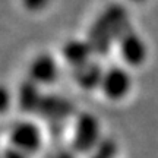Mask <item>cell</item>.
Here are the masks:
<instances>
[{
    "instance_id": "12",
    "label": "cell",
    "mask_w": 158,
    "mask_h": 158,
    "mask_svg": "<svg viewBox=\"0 0 158 158\" xmlns=\"http://www.w3.org/2000/svg\"><path fill=\"white\" fill-rule=\"evenodd\" d=\"M51 3H53V0H21L23 10H27L28 13H32V15L44 12L45 9L50 7Z\"/></svg>"
},
{
    "instance_id": "10",
    "label": "cell",
    "mask_w": 158,
    "mask_h": 158,
    "mask_svg": "<svg viewBox=\"0 0 158 158\" xmlns=\"http://www.w3.org/2000/svg\"><path fill=\"white\" fill-rule=\"evenodd\" d=\"M43 95H44V92L41 91V86H38L27 78L23 82H21L16 91L18 107L21 108V111L27 114H37Z\"/></svg>"
},
{
    "instance_id": "7",
    "label": "cell",
    "mask_w": 158,
    "mask_h": 158,
    "mask_svg": "<svg viewBox=\"0 0 158 158\" xmlns=\"http://www.w3.org/2000/svg\"><path fill=\"white\" fill-rule=\"evenodd\" d=\"M60 54L70 69L79 68L92 59H97L88 38H70L63 43Z\"/></svg>"
},
{
    "instance_id": "2",
    "label": "cell",
    "mask_w": 158,
    "mask_h": 158,
    "mask_svg": "<svg viewBox=\"0 0 158 158\" xmlns=\"http://www.w3.org/2000/svg\"><path fill=\"white\" fill-rule=\"evenodd\" d=\"M101 141V124L98 117L89 111L79 113L75 120L72 151L76 155H89Z\"/></svg>"
},
{
    "instance_id": "9",
    "label": "cell",
    "mask_w": 158,
    "mask_h": 158,
    "mask_svg": "<svg viewBox=\"0 0 158 158\" xmlns=\"http://www.w3.org/2000/svg\"><path fill=\"white\" fill-rule=\"evenodd\" d=\"M104 70H106V68H102L101 63L97 59H92L82 66L72 69V78H73V82L81 89H100L102 76H104Z\"/></svg>"
},
{
    "instance_id": "8",
    "label": "cell",
    "mask_w": 158,
    "mask_h": 158,
    "mask_svg": "<svg viewBox=\"0 0 158 158\" xmlns=\"http://www.w3.org/2000/svg\"><path fill=\"white\" fill-rule=\"evenodd\" d=\"M73 104L68 98L57 94H44L37 114L51 122H60L72 116Z\"/></svg>"
},
{
    "instance_id": "11",
    "label": "cell",
    "mask_w": 158,
    "mask_h": 158,
    "mask_svg": "<svg viewBox=\"0 0 158 158\" xmlns=\"http://www.w3.org/2000/svg\"><path fill=\"white\" fill-rule=\"evenodd\" d=\"M118 145L113 138H102L100 145L88 155V158H117Z\"/></svg>"
},
{
    "instance_id": "1",
    "label": "cell",
    "mask_w": 158,
    "mask_h": 158,
    "mask_svg": "<svg viewBox=\"0 0 158 158\" xmlns=\"http://www.w3.org/2000/svg\"><path fill=\"white\" fill-rule=\"evenodd\" d=\"M130 25L127 9L120 3H111L98 15L92 22L86 35L91 43L95 57H104L116 44L120 34Z\"/></svg>"
},
{
    "instance_id": "5",
    "label": "cell",
    "mask_w": 158,
    "mask_h": 158,
    "mask_svg": "<svg viewBox=\"0 0 158 158\" xmlns=\"http://www.w3.org/2000/svg\"><path fill=\"white\" fill-rule=\"evenodd\" d=\"M9 145L32 157L43 148L41 127L32 120L16 122L9 132Z\"/></svg>"
},
{
    "instance_id": "15",
    "label": "cell",
    "mask_w": 158,
    "mask_h": 158,
    "mask_svg": "<svg viewBox=\"0 0 158 158\" xmlns=\"http://www.w3.org/2000/svg\"><path fill=\"white\" fill-rule=\"evenodd\" d=\"M54 158H76V157H75L73 151H62V152L57 154Z\"/></svg>"
},
{
    "instance_id": "6",
    "label": "cell",
    "mask_w": 158,
    "mask_h": 158,
    "mask_svg": "<svg viewBox=\"0 0 158 158\" xmlns=\"http://www.w3.org/2000/svg\"><path fill=\"white\" fill-rule=\"evenodd\" d=\"M60 64L50 53H40L28 64V79L38 86H48L57 82Z\"/></svg>"
},
{
    "instance_id": "3",
    "label": "cell",
    "mask_w": 158,
    "mask_h": 158,
    "mask_svg": "<svg viewBox=\"0 0 158 158\" xmlns=\"http://www.w3.org/2000/svg\"><path fill=\"white\" fill-rule=\"evenodd\" d=\"M116 47L118 51V57L122 59L126 68L139 69L148 62L149 57L148 43L136 31V28L132 27V23L120 34L116 41Z\"/></svg>"
},
{
    "instance_id": "4",
    "label": "cell",
    "mask_w": 158,
    "mask_h": 158,
    "mask_svg": "<svg viewBox=\"0 0 158 158\" xmlns=\"http://www.w3.org/2000/svg\"><path fill=\"white\" fill-rule=\"evenodd\" d=\"M133 89V78L130 69L124 64H113L106 68L100 91L108 101H123Z\"/></svg>"
},
{
    "instance_id": "14",
    "label": "cell",
    "mask_w": 158,
    "mask_h": 158,
    "mask_svg": "<svg viewBox=\"0 0 158 158\" xmlns=\"http://www.w3.org/2000/svg\"><path fill=\"white\" fill-rule=\"evenodd\" d=\"M3 158H31V157L27 155L25 152H22L21 149L9 145V147L3 151Z\"/></svg>"
},
{
    "instance_id": "16",
    "label": "cell",
    "mask_w": 158,
    "mask_h": 158,
    "mask_svg": "<svg viewBox=\"0 0 158 158\" xmlns=\"http://www.w3.org/2000/svg\"><path fill=\"white\" fill-rule=\"evenodd\" d=\"M127 2H129V3H133V5H143L148 0H127Z\"/></svg>"
},
{
    "instance_id": "13",
    "label": "cell",
    "mask_w": 158,
    "mask_h": 158,
    "mask_svg": "<svg viewBox=\"0 0 158 158\" xmlns=\"http://www.w3.org/2000/svg\"><path fill=\"white\" fill-rule=\"evenodd\" d=\"M13 101H15V97L12 94V91L5 85H0V116H5L10 110Z\"/></svg>"
}]
</instances>
